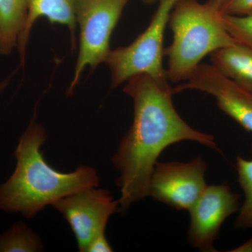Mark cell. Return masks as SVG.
<instances>
[{
	"label": "cell",
	"instance_id": "obj_1",
	"mask_svg": "<svg viewBox=\"0 0 252 252\" xmlns=\"http://www.w3.org/2000/svg\"><path fill=\"white\" fill-rule=\"evenodd\" d=\"M126 84L124 92L133 102V122L112 158L120 172L118 202L122 211L149 196L154 167L169 146L193 141L220 152L213 135L195 130L180 117L168 83L161 84L149 74H140Z\"/></svg>",
	"mask_w": 252,
	"mask_h": 252
},
{
	"label": "cell",
	"instance_id": "obj_2",
	"mask_svg": "<svg viewBox=\"0 0 252 252\" xmlns=\"http://www.w3.org/2000/svg\"><path fill=\"white\" fill-rule=\"evenodd\" d=\"M47 140L44 126L32 120L15 150L14 173L0 185V209L33 218L47 205L63 197L90 187H98L94 167L80 165L74 171L62 172L47 163L41 152Z\"/></svg>",
	"mask_w": 252,
	"mask_h": 252
},
{
	"label": "cell",
	"instance_id": "obj_3",
	"mask_svg": "<svg viewBox=\"0 0 252 252\" xmlns=\"http://www.w3.org/2000/svg\"><path fill=\"white\" fill-rule=\"evenodd\" d=\"M168 24L173 39L164 56L167 79L176 84L187 81L207 55L236 43L223 26L213 0L204 4L179 0Z\"/></svg>",
	"mask_w": 252,
	"mask_h": 252
},
{
	"label": "cell",
	"instance_id": "obj_4",
	"mask_svg": "<svg viewBox=\"0 0 252 252\" xmlns=\"http://www.w3.org/2000/svg\"><path fill=\"white\" fill-rule=\"evenodd\" d=\"M178 1L160 0L145 31L128 46L110 50L104 63L110 70L112 88L119 87L140 74H149L161 84L168 83L162 63L164 35Z\"/></svg>",
	"mask_w": 252,
	"mask_h": 252
},
{
	"label": "cell",
	"instance_id": "obj_5",
	"mask_svg": "<svg viewBox=\"0 0 252 252\" xmlns=\"http://www.w3.org/2000/svg\"><path fill=\"white\" fill-rule=\"evenodd\" d=\"M130 0H75L76 21L80 28L79 51L68 92L72 93L87 67L92 70L104 63L110 39Z\"/></svg>",
	"mask_w": 252,
	"mask_h": 252
},
{
	"label": "cell",
	"instance_id": "obj_6",
	"mask_svg": "<svg viewBox=\"0 0 252 252\" xmlns=\"http://www.w3.org/2000/svg\"><path fill=\"white\" fill-rule=\"evenodd\" d=\"M52 206L70 225L81 252H86L94 237L105 233L109 217L120 210L119 202L114 200L108 190L97 187L63 197Z\"/></svg>",
	"mask_w": 252,
	"mask_h": 252
},
{
	"label": "cell",
	"instance_id": "obj_7",
	"mask_svg": "<svg viewBox=\"0 0 252 252\" xmlns=\"http://www.w3.org/2000/svg\"><path fill=\"white\" fill-rule=\"evenodd\" d=\"M207 168L200 157L187 162H157L151 177L149 196L179 211H188L206 188Z\"/></svg>",
	"mask_w": 252,
	"mask_h": 252
},
{
	"label": "cell",
	"instance_id": "obj_8",
	"mask_svg": "<svg viewBox=\"0 0 252 252\" xmlns=\"http://www.w3.org/2000/svg\"><path fill=\"white\" fill-rule=\"evenodd\" d=\"M240 194L235 193L226 182L207 185L188 210L190 225L188 240L200 252H217L214 247L222 224L240 208Z\"/></svg>",
	"mask_w": 252,
	"mask_h": 252
},
{
	"label": "cell",
	"instance_id": "obj_9",
	"mask_svg": "<svg viewBox=\"0 0 252 252\" xmlns=\"http://www.w3.org/2000/svg\"><path fill=\"white\" fill-rule=\"evenodd\" d=\"M187 90L211 94L222 112L252 132V94L225 77L212 64L200 63L187 81L174 88L173 92Z\"/></svg>",
	"mask_w": 252,
	"mask_h": 252
},
{
	"label": "cell",
	"instance_id": "obj_10",
	"mask_svg": "<svg viewBox=\"0 0 252 252\" xmlns=\"http://www.w3.org/2000/svg\"><path fill=\"white\" fill-rule=\"evenodd\" d=\"M28 16L26 26L18 39L17 49L21 64L26 60V49L32 28L36 20L45 17L51 23L66 26L72 36L73 47L75 43L77 26L75 16V0H26Z\"/></svg>",
	"mask_w": 252,
	"mask_h": 252
},
{
	"label": "cell",
	"instance_id": "obj_11",
	"mask_svg": "<svg viewBox=\"0 0 252 252\" xmlns=\"http://www.w3.org/2000/svg\"><path fill=\"white\" fill-rule=\"evenodd\" d=\"M210 57L217 70L252 94V48L235 43L212 53Z\"/></svg>",
	"mask_w": 252,
	"mask_h": 252
},
{
	"label": "cell",
	"instance_id": "obj_12",
	"mask_svg": "<svg viewBox=\"0 0 252 252\" xmlns=\"http://www.w3.org/2000/svg\"><path fill=\"white\" fill-rule=\"evenodd\" d=\"M27 16L26 0H0V54L9 56L17 48Z\"/></svg>",
	"mask_w": 252,
	"mask_h": 252
},
{
	"label": "cell",
	"instance_id": "obj_13",
	"mask_svg": "<svg viewBox=\"0 0 252 252\" xmlns=\"http://www.w3.org/2000/svg\"><path fill=\"white\" fill-rule=\"evenodd\" d=\"M40 237L21 221L0 234V252L43 251Z\"/></svg>",
	"mask_w": 252,
	"mask_h": 252
},
{
	"label": "cell",
	"instance_id": "obj_14",
	"mask_svg": "<svg viewBox=\"0 0 252 252\" xmlns=\"http://www.w3.org/2000/svg\"><path fill=\"white\" fill-rule=\"evenodd\" d=\"M236 170L239 185L244 193L243 205L238 210L234 226L238 229L252 228V159L238 156Z\"/></svg>",
	"mask_w": 252,
	"mask_h": 252
},
{
	"label": "cell",
	"instance_id": "obj_15",
	"mask_svg": "<svg viewBox=\"0 0 252 252\" xmlns=\"http://www.w3.org/2000/svg\"><path fill=\"white\" fill-rule=\"evenodd\" d=\"M220 20L235 42L252 48V14L231 16L220 13Z\"/></svg>",
	"mask_w": 252,
	"mask_h": 252
},
{
	"label": "cell",
	"instance_id": "obj_16",
	"mask_svg": "<svg viewBox=\"0 0 252 252\" xmlns=\"http://www.w3.org/2000/svg\"><path fill=\"white\" fill-rule=\"evenodd\" d=\"M222 14L247 16L252 14V0H228L220 10Z\"/></svg>",
	"mask_w": 252,
	"mask_h": 252
},
{
	"label": "cell",
	"instance_id": "obj_17",
	"mask_svg": "<svg viewBox=\"0 0 252 252\" xmlns=\"http://www.w3.org/2000/svg\"><path fill=\"white\" fill-rule=\"evenodd\" d=\"M113 250L111 245H109L105 233H102L94 237L89 247H88L86 252H111Z\"/></svg>",
	"mask_w": 252,
	"mask_h": 252
},
{
	"label": "cell",
	"instance_id": "obj_18",
	"mask_svg": "<svg viewBox=\"0 0 252 252\" xmlns=\"http://www.w3.org/2000/svg\"><path fill=\"white\" fill-rule=\"evenodd\" d=\"M231 252H252V237L246 243L239 246L238 248L234 249Z\"/></svg>",
	"mask_w": 252,
	"mask_h": 252
},
{
	"label": "cell",
	"instance_id": "obj_19",
	"mask_svg": "<svg viewBox=\"0 0 252 252\" xmlns=\"http://www.w3.org/2000/svg\"><path fill=\"white\" fill-rule=\"evenodd\" d=\"M228 1V0H213L214 3L216 5L217 9L220 10V11L221 8L223 7V5Z\"/></svg>",
	"mask_w": 252,
	"mask_h": 252
},
{
	"label": "cell",
	"instance_id": "obj_20",
	"mask_svg": "<svg viewBox=\"0 0 252 252\" xmlns=\"http://www.w3.org/2000/svg\"><path fill=\"white\" fill-rule=\"evenodd\" d=\"M10 79H11V77H8L7 79L0 82V93L2 92L6 89V86H7L8 84L9 83Z\"/></svg>",
	"mask_w": 252,
	"mask_h": 252
},
{
	"label": "cell",
	"instance_id": "obj_21",
	"mask_svg": "<svg viewBox=\"0 0 252 252\" xmlns=\"http://www.w3.org/2000/svg\"><path fill=\"white\" fill-rule=\"evenodd\" d=\"M142 1L147 4H154V3L158 2L160 0H142Z\"/></svg>",
	"mask_w": 252,
	"mask_h": 252
}]
</instances>
